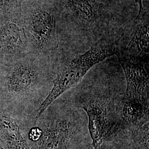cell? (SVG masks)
Here are the masks:
<instances>
[{
    "label": "cell",
    "mask_w": 149,
    "mask_h": 149,
    "mask_svg": "<svg viewBox=\"0 0 149 149\" xmlns=\"http://www.w3.org/2000/svg\"><path fill=\"white\" fill-rule=\"evenodd\" d=\"M53 64L26 55L0 67V106L21 126L34 127V117L53 86Z\"/></svg>",
    "instance_id": "6da1fadb"
},
{
    "label": "cell",
    "mask_w": 149,
    "mask_h": 149,
    "mask_svg": "<svg viewBox=\"0 0 149 149\" xmlns=\"http://www.w3.org/2000/svg\"><path fill=\"white\" fill-rule=\"evenodd\" d=\"M117 72H96L86 74L65 93L74 106L86 114L93 149L116 129L118 108L125 92V81Z\"/></svg>",
    "instance_id": "7a4b0ae2"
},
{
    "label": "cell",
    "mask_w": 149,
    "mask_h": 149,
    "mask_svg": "<svg viewBox=\"0 0 149 149\" xmlns=\"http://www.w3.org/2000/svg\"><path fill=\"white\" fill-rule=\"evenodd\" d=\"M36 126L42 135L31 149H93L86 113L62 96L49 106Z\"/></svg>",
    "instance_id": "3957f363"
},
{
    "label": "cell",
    "mask_w": 149,
    "mask_h": 149,
    "mask_svg": "<svg viewBox=\"0 0 149 149\" xmlns=\"http://www.w3.org/2000/svg\"><path fill=\"white\" fill-rule=\"evenodd\" d=\"M29 53L52 64L59 58L60 13L56 0H21Z\"/></svg>",
    "instance_id": "277c9868"
},
{
    "label": "cell",
    "mask_w": 149,
    "mask_h": 149,
    "mask_svg": "<svg viewBox=\"0 0 149 149\" xmlns=\"http://www.w3.org/2000/svg\"><path fill=\"white\" fill-rule=\"evenodd\" d=\"M120 52L119 42L116 37H104L96 43L84 53L76 56L68 63L54 65L55 77L53 86L48 96L38 109L34 123L50 104L60 96L77 85L91 69L106 59Z\"/></svg>",
    "instance_id": "5b68a950"
},
{
    "label": "cell",
    "mask_w": 149,
    "mask_h": 149,
    "mask_svg": "<svg viewBox=\"0 0 149 149\" xmlns=\"http://www.w3.org/2000/svg\"><path fill=\"white\" fill-rule=\"evenodd\" d=\"M20 5L0 13V67L30 54Z\"/></svg>",
    "instance_id": "8992f818"
},
{
    "label": "cell",
    "mask_w": 149,
    "mask_h": 149,
    "mask_svg": "<svg viewBox=\"0 0 149 149\" xmlns=\"http://www.w3.org/2000/svg\"><path fill=\"white\" fill-rule=\"evenodd\" d=\"M117 56L125 81V95L149 103V60L121 53Z\"/></svg>",
    "instance_id": "52a82bcc"
},
{
    "label": "cell",
    "mask_w": 149,
    "mask_h": 149,
    "mask_svg": "<svg viewBox=\"0 0 149 149\" xmlns=\"http://www.w3.org/2000/svg\"><path fill=\"white\" fill-rule=\"evenodd\" d=\"M149 122L122 128L107 137L97 149H149Z\"/></svg>",
    "instance_id": "ba28073f"
},
{
    "label": "cell",
    "mask_w": 149,
    "mask_h": 149,
    "mask_svg": "<svg viewBox=\"0 0 149 149\" xmlns=\"http://www.w3.org/2000/svg\"><path fill=\"white\" fill-rule=\"evenodd\" d=\"M149 12L144 10L136 16L127 44L120 48V53L140 59L149 60Z\"/></svg>",
    "instance_id": "9c48e42d"
},
{
    "label": "cell",
    "mask_w": 149,
    "mask_h": 149,
    "mask_svg": "<svg viewBox=\"0 0 149 149\" xmlns=\"http://www.w3.org/2000/svg\"><path fill=\"white\" fill-rule=\"evenodd\" d=\"M149 103L124 94L119 105L118 122L113 132L119 129L136 127L149 122Z\"/></svg>",
    "instance_id": "30bf717a"
},
{
    "label": "cell",
    "mask_w": 149,
    "mask_h": 149,
    "mask_svg": "<svg viewBox=\"0 0 149 149\" xmlns=\"http://www.w3.org/2000/svg\"><path fill=\"white\" fill-rule=\"evenodd\" d=\"M0 143L5 149H31L18 122L1 106Z\"/></svg>",
    "instance_id": "8fae6325"
},
{
    "label": "cell",
    "mask_w": 149,
    "mask_h": 149,
    "mask_svg": "<svg viewBox=\"0 0 149 149\" xmlns=\"http://www.w3.org/2000/svg\"><path fill=\"white\" fill-rule=\"evenodd\" d=\"M65 7L85 26H94L101 17L103 3L96 0H63Z\"/></svg>",
    "instance_id": "7c38bea8"
},
{
    "label": "cell",
    "mask_w": 149,
    "mask_h": 149,
    "mask_svg": "<svg viewBox=\"0 0 149 149\" xmlns=\"http://www.w3.org/2000/svg\"><path fill=\"white\" fill-rule=\"evenodd\" d=\"M42 135V130L38 126L30 128L28 130L27 136L28 140L33 144L38 142Z\"/></svg>",
    "instance_id": "4fadbf2b"
},
{
    "label": "cell",
    "mask_w": 149,
    "mask_h": 149,
    "mask_svg": "<svg viewBox=\"0 0 149 149\" xmlns=\"http://www.w3.org/2000/svg\"><path fill=\"white\" fill-rule=\"evenodd\" d=\"M21 0H0V13L21 3Z\"/></svg>",
    "instance_id": "5bb4252c"
},
{
    "label": "cell",
    "mask_w": 149,
    "mask_h": 149,
    "mask_svg": "<svg viewBox=\"0 0 149 149\" xmlns=\"http://www.w3.org/2000/svg\"><path fill=\"white\" fill-rule=\"evenodd\" d=\"M136 3L139 5V10L138 14L137 16H140L141 15L143 12H144L145 9L143 7V0H135Z\"/></svg>",
    "instance_id": "9a60e30c"
},
{
    "label": "cell",
    "mask_w": 149,
    "mask_h": 149,
    "mask_svg": "<svg viewBox=\"0 0 149 149\" xmlns=\"http://www.w3.org/2000/svg\"><path fill=\"white\" fill-rule=\"evenodd\" d=\"M96 1H97L98 2H100V3H104V2H106L109 1V0H96Z\"/></svg>",
    "instance_id": "2e32d148"
}]
</instances>
